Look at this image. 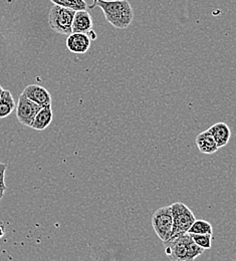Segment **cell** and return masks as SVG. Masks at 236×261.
Segmentation results:
<instances>
[{"label":"cell","instance_id":"6da1fadb","mask_svg":"<svg viewBox=\"0 0 236 261\" xmlns=\"http://www.w3.org/2000/svg\"><path fill=\"white\" fill-rule=\"evenodd\" d=\"M106 20L118 30H125L134 19V11L128 0H99L97 2Z\"/></svg>","mask_w":236,"mask_h":261},{"label":"cell","instance_id":"2e32d148","mask_svg":"<svg viewBox=\"0 0 236 261\" xmlns=\"http://www.w3.org/2000/svg\"><path fill=\"white\" fill-rule=\"evenodd\" d=\"M190 234V233H189ZM194 242L204 249H209L211 247L212 234H190Z\"/></svg>","mask_w":236,"mask_h":261},{"label":"cell","instance_id":"d6986e66","mask_svg":"<svg viewBox=\"0 0 236 261\" xmlns=\"http://www.w3.org/2000/svg\"><path fill=\"white\" fill-rule=\"evenodd\" d=\"M94 1V3L92 4V5H89V7L88 8H94V7H96L97 6V2L99 1V0H93Z\"/></svg>","mask_w":236,"mask_h":261},{"label":"cell","instance_id":"30bf717a","mask_svg":"<svg viewBox=\"0 0 236 261\" xmlns=\"http://www.w3.org/2000/svg\"><path fill=\"white\" fill-rule=\"evenodd\" d=\"M207 130L211 134V136L215 140L218 148H222L226 146L231 137L230 128L225 123H216Z\"/></svg>","mask_w":236,"mask_h":261},{"label":"cell","instance_id":"ac0fdd59","mask_svg":"<svg viewBox=\"0 0 236 261\" xmlns=\"http://www.w3.org/2000/svg\"><path fill=\"white\" fill-rule=\"evenodd\" d=\"M88 34V36L90 37V39L91 40H95V39H97V37H98V35H97V33L94 32V30H91L89 33H87Z\"/></svg>","mask_w":236,"mask_h":261},{"label":"cell","instance_id":"7c38bea8","mask_svg":"<svg viewBox=\"0 0 236 261\" xmlns=\"http://www.w3.org/2000/svg\"><path fill=\"white\" fill-rule=\"evenodd\" d=\"M51 120H53L51 106L44 107L36 114L34 122L31 125V128H33L34 130H44L51 123Z\"/></svg>","mask_w":236,"mask_h":261},{"label":"cell","instance_id":"5b68a950","mask_svg":"<svg viewBox=\"0 0 236 261\" xmlns=\"http://www.w3.org/2000/svg\"><path fill=\"white\" fill-rule=\"evenodd\" d=\"M152 226L163 243L168 241L173 232V215L171 206L161 207L155 211L152 217Z\"/></svg>","mask_w":236,"mask_h":261},{"label":"cell","instance_id":"8fae6325","mask_svg":"<svg viewBox=\"0 0 236 261\" xmlns=\"http://www.w3.org/2000/svg\"><path fill=\"white\" fill-rule=\"evenodd\" d=\"M196 145L203 154H213L219 149L215 140L208 130L203 132L196 137Z\"/></svg>","mask_w":236,"mask_h":261},{"label":"cell","instance_id":"9a60e30c","mask_svg":"<svg viewBox=\"0 0 236 261\" xmlns=\"http://www.w3.org/2000/svg\"><path fill=\"white\" fill-rule=\"evenodd\" d=\"M212 225L205 220H195L188 231L190 234H212Z\"/></svg>","mask_w":236,"mask_h":261},{"label":"cell","instance_id":"5bb4252c","mask_svg":"<svg viewBox=\"0 0 236 261\" xmlns=\"http://www.w3.org/2000/svg\"><path fill=\"white\" fill-rule=\"evenodd\" d=\"M55 5H59L64 8H68L73 11L87 10L89 5L85 0H50Z\"/></svg>","mask_w":236,"mask_h":261},{"label":"cell","instance_id":"ba28073f","mask_svg":"<svg viewBox=\"0 0 236 261\" xmlns=\"http://www.w3.org/2000/svg\"><path fill=\"white\" fill-rule=\"evenodd\" d=\"M22 94H24L31 100H33L41 108L51 105V96L49 92L43 87L37 85H30L23 90Z\"/></svg>","mask_w":236,"mask_h":261},{"label":"cell","instance_id":"44dd1931","mask_svg":"<svg viewBox=\"0 0 236 261\" xmlns=\"http://www.w3.org/2000/svg\"><path fill=\"white\" fill-rule=\"evenodd\" d=\"M2 93H3V89H2V87L0 86V97H1V95H2Z\"/></svg>","mask_w":236,"mask_h":261},{"label":"cell","instance_id":"7a4b0ae2","mask_svg":"<svg viewBox=\"0 0 236 261\" xmlns=\"http://www.w3.org/2000/svg\"><path fill=\"white\" fill-rule=\"evenodd\" d=\"M165 251L172 261H194L205 249L197 245L189 233L164 242Z\"/></svg>","mask_w":236,"mask_h":261},{"label":"cell","instance_id":"277c9868","mask_svg":"<svg viewBox=\"0 0 236 261\" xmlns=\"http://www.w3.org/2000/svg\"><path fill=\"white\" fill-rule=\"evenodd\" d=\"M75 11L54 5L48 14V23L55 33L69 35L72 33V21Z\"/></svg>","mask_w":236,"mask_h":261},{"label":"cell","instance_id":"52a82bcc","mask_svg":"<svg viewBox=\"0 0 236 261\" xmlns=\"http://www.w3.org/2000/svg\"><path fill=\"white\" fill-rule=\"evenodd\" d=\"M91 39L87 33H70L67 38V46L72 54H86L91 47Z\"/></svg>","mask_w":236,"mask_h":261},{"label":"cell","instance_id":"ffe728a7","mask_svg":"<svg viewBox=\"0 0 236 261\" xmlns=\"http://www.w3.org/2000/svg\"><path fill=\"white\" fill-rule=\"evenodd\" d=\"M3 233H4V227H3L2 223L0 222V237L3 235Z\"/></svg>","mask_w":236,"mask_h":261},{"label":"cell","instance_id":"8992f818","mask_svg":"<svg viewBox=\"0 0 236 261\" xmlns=\"http://www.w3.org/2000/svg\"><path fill=\"white\" fill-rule=\"evenodd\" d=\"M42 108L40 106L36 105L33 100H31L24 94H21L19 96L17 110H16L17 119L22 125L31 127L36 114Z\"/></svg>","mask_w":236,"mask_h":261},{"label":"cell","instance_id":"9c48e42d","mask_svg":"<svg viewBox=\"0 0 236 261\" xmlns=\"http://www.w3.org/2000/svg\"><path fill=\"white\" fill-rule=\"evenodd\" d=\"M93 30V18L87 10L75 11L72 21V33H88Z\"/></svg>","mask_w":236,"mask_h":261},{"label":"cell","instance_id":"4fadbf2b","mask_svg":"<svg viewBox=\"0 0 236 261\" xmlns=\"http://www.w3.org/2000/svg\"><path fill=\"white\" fill-rule=\"evenodd\" d=\"M16 103L9 91L3 90L0 97V119L9 116L15 109Z\"/></svg>","mask_w":236,"mask_h":261},{"label":"cell","instance_id":"3957f363","mask_svg":"<svg viewBox=\"0 0 236 261\" xmlns=\"http://www.w3.org/2000/svg\"><path fill=\"white\" fill-rule=\"evenodd\" d=\"M171 209L173 215V232L170 239H174L188 233L189 229L195 222V216L182 202L172 204Z\"/></svg>","mask_w":236,"mask_h":261},{"label":"cell","instance_id":"e0dca14e","mask_svg":"<svg viewBox=\"0 0 236 261\" xmlns=\"http://www.w3.org/2000/svg\"><path fill=\"white\" fill-rule=\"evenodd\" d=\"M6 169L5 164L0 163V200L3 197L4 191L6 190V185L4 183V172Z\"/></svg>","mask_w":236,"mask_h":261}]
</instances>
